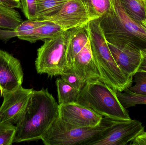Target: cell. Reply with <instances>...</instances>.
I'll list each match as a JSON object with an SVG mask.
<instances>
[{"label": "cell", "mask_w": 146, "mask_h": 145, "mask_svg": "<svg viewBox=\"0 0 146 145\" xmlns=\"http://www.w3.org/2000/svg\"><path fill=\"white\" fill-rule=\"evenodd\" d=\"M22 12L27 19L36 20V0H20Z\"/></svg>", "instance_id": "26"}, {"label": "cell", "mask_w": 146, "mask_h": 145, "mask_svg": "<svg viewBox=\"0 0 146 145\" xmlns=\"http://www.w3.org/2000/svg\"><path fill=\"white\" fill-rule=\"evenodd\" d=\"M130 145H146V132L144 131L140 135L135 138L131 142Z\"/></svg>", "instance_id": "28"}, {"label": "cell", "mask_w": 146, "mask_h": 145, "mask_svg": "<svg viewBox=\"0 0 146 145\" xmlns=\"http://www.w3.org/2000/svg\"><path fill=\"white\" fill-rule=\"evenodd\" d=\"M65 31H64L59 25L50 21H44L43 24L37 27L35 30V38L36 41H44L47 39L55 38Z\"/></svg>", "instance_id": "21"}, {"label": "cell", "mask_w": 146, "mask_h": 145, "mask_svg": "<svg viewBox=\"0 0 146 145\" xmlns=\"http://www.w3.org/2000/svg\"><path fill=\"white\" fill-rule=\"evenodd\" d=\"M16 127L14 125L0 121V145H10L13 143Z\"/></svg>", "instance_id": "23"}, {"label": "cell", "mask_w": 146, "mask_h": 145, "mask_svg": "<svg viewBox=\"0 0 146 145\" xmlns=\"http://www.w3.org/2000/svg\"><path fill=\"white\" fill-rule=\"evenodd\" d=\"M110 123V118L103 117L97 127H80L65 122L58 117L41 140L46 145H86L105 130Z\"/></svg>", "instance_id": "5"}, {"label": "cell", "mask_w": 146, "mask_h": 145, "mask_svg": "<svg viewBox=\"0 0 146 145\" xmlns=\"http://www.w3.org/2000/svg\"><path fill=\"white\" fill-rule=\"evenodd\" d=\"M41 20L53 22L68 31L86 24L92 20L82 0H68L58 12Z\"/></svg>", "instance_id": "8"}, {"label": "cell", "mask_w": 146, "mask_h": 145, "mask_svg": "<svg viewBox=\"0 0 146 145\" xmlns=\"http://www.w3.org/2000/svg\"><path fill=\"white\" fill-rule=\"evenodd\" d=\"M76 103L92 110L104 117L115 120L131 119L118 98L116 91L100 80L86 82Z\"/></svg>", "instance_id": "4"}, {"label": "cell", "mask_w": 146, "mask_h": 145, "mask_svg": "<svg viewBox=\"0 0 146 145\" xmlns=\"http://www.w3.org/2000/svg\"><path fill=\"white\" fill-rule=\"evenodd\" d=\"M116 93L121 104L126 109L138 105H146V94H136L129 88L122 92H116Z\"/></svg>", "instance_id": "22"}, {"label": "cell", "mask_w": 146, "mask_h": 145, "mask_svg": "<svg viewBox=\"0 0 146 145\" xmlns=\"http://www.w3.org/2000/svg\"><path fill=\"white\" fill-rule=\"evenodd\" d=\"M141 25L145 28V30H146V20L142 21L141 23Z\"/></svg>", "instance_id": "30"}, {"label": "cell", "mask_w": 146, "mask_h": 145, "mask_svg": "<svg viewBox=\"0 0 146 145\" xmlns=\"http://www.w3.org/2000/svg\"><path fill=\"white\" fill-rule=\"evenodd\" d=\"M144 2H145V7L146 11V0H144Z\"/></svg>", "instance_id": "31"}, {"label": "cell", "mask_w": 146, "mask_h": 145, "mask_svg": "<svg viewBox=\"0 0 146 145\" xmlns=\"http://www.w3.org/2000/svg\"><path fill=\"white\" fill-rule=\"evenodd\" d=\"M68 30L55 38L44 41L37 50L35 66L38 74L61 75L70 70L66 57Z\"/></svg>", "instance_id": "6"}, {"label": "cell", "mask_w": 146, "mask_h": 145, "mask_svg": "<svg viewBox=\"0 0 146 145\" xmlns=\"http://www.w3.org/2000/svg\"><path fill=\"white\" fill-rule=\"evenodd\" d=\"M24 73L20 62L11 54L0 49V93L15 90L22 86Z\"/></svg>", "instance_id": "10"}, {"label": "cell", "mask_w": 146, "mask_h": 145, "mask_svg": "<svg viewBox=\"0 0 146 145\" xmlns=\"http://www.w3.org/2000/svg\"><path fill=\"white\" fill-rule=\"evenodd\" d=\"M61 78L80 91L82 89L86 83L71 70L62 74L61 75Z\"/></svg>", "instance_id": "25"}, {"label": "cell", "mask_w": 146, "mask_h": 145, "mask_svg": "<svg viewBox=\"0 0 146 145\" xmlns=\"http://www.w3.org/2000/svg\"><path fill=\"white\" fill-rule=\"evenodd\" d=\"M71 70L84 82L100 80V73L94 58L90 41L76 55Z\"/></svg>", "instance_id": "13"}, {"label": "cell", "mask_w": 146, "mask_h": 145, "mask_svg": "<svg viewBox=\"0 0 146 145\" xmlns=\"http://www.w3.org/2000/svg\"><path fill=\"white\" fill-rule=\"evenodd\" d=\"M56 85L59 105L76 102L80 91L69 85L61 78L56 80Z\"/></svg>", "instance_id": "19"}, {"label": "cell", "mask_w": 146, "mask_h": 145, "mask_svg": "<svg viewBox=\"0 0 146 145\" xmlns=\"http://www.w3.org/2000/svg\"><path fill=\"white\" fill-rule=\"evenodd\" d=\"M89 41L100 80L116 92H122L132 86L133 78L127 77L116 63L107 44L99 20L88 23Z\"/></svg>", "instance_id": "3"}, {"label": "cell", "mask_w": 146, "mask_h": 145, "mask_svg": "<svg viewBox=\"0 0 146 145\" xmlns=\"http://www.w3.org/2000/svg\"><path fill=\"white\" fill-rule=\"evenodd\" d=\"M0 5L11 8L22 9L20 0H0Z\"/></svg>", "instance_id": "27"}, {"label": "cell", "mask_w": 146, "mask_h": 145, "mask_svg": "<svg viewBox=\"0 0 146 145\" xmlns=\"http://www.w3.org/2000/svg\"><path fill=\"white\" fill-rule=\"evenodd\" d=\"M111 52L116 63L124 75L133 78L142 59L140 50L129 45L116 46L107 42Z\"/></svg>", "instance_id": "12"}, {"label": "cell", "mask_w": 146, "mask_h": 145, "mask_svg": "<svg viewBox=\"0 0 146 145\" xmlns=\"http://www.w3.org/2000/svg\"><path fill=\"white\" fill-rule=\"evenodd\" d=\"M33 90L21 86L13 91L2 94L0 121L16 125L24 113Z\"/></svg>", "instance_id": "9"}, {"label": "cell", "mask_w": 146, "mask_h": 145, "mask_svg": "<svg viewBox=\"0 0 146 145\" xmlns=\"http://www.w3.org/2000/svg\"><path fill=\"white\" fill-rule=\"evenodd\" d=\"M134 86L129 89L134 93L141 95L146 94V72H137L133 76Z\"/></svg>", "instance_id": "24"}, {"label": "cell", "mask_w": 146, "mask_h": 145, "mask_svg": "<svg viewBox=\"0 0 146 145\" xmlns=\"http://www.w3.org/2000/svg\"><path fill=\"white\" fill-rule=\"evenodd\" d=\"M44 22V20L27 19L20 24L15 30H3V40L7 41L12 37H17L21 40L27 41L31 43L36 42L37 41L35 37V30Z\"/></svg>", "instance_id": "15"}, {"label": "cell", "mask_w": 146, "mask_h": 145, "mask_svg": "<svg viewBox=\"0 0 146 145\" xmlns=\"http://www.w3.org/2000/svg\"><path fill=\"white\" fill-rule=\"evenodd\" d=\"M60 119L80 127H94L99 125L103 117L92 110L76 103L59 105Z\"/></svg>", "instance_id": "11"}, {"label": "cell", "mask_w": 146, "mask_h": 145, "mask_svg": "<svg viewBox=\"0 0 146 145\" xmlns=\"http://www.w3.org/2000/svg\"><path fill=\"white\" fill-rule=\"evenodd\" d=\"M98 19L107 42L119 47L129 45L146 54V30L128 16L121 0H113L110 10Z\"/></svg>", "instance_id": "2"}, {"label": "cell", "mask_w": 146, "mask_h": 145, "mask_svg": "<svg viewBox=\"0 0 146 145\" xmlns=\"http://www.w3.org/2000/svg\"><path fill=\"white\" fill-rule=\"evenodd\" d=\"M85 3L91 20L100 18L111 8L113 0H82Z\"/></svg>", "instance_id": "20"}, {"label": "cell", "mask_w": 146, "mask_h": 145, "mask_svg": "<svg viewBox=\"0 0 146 145\" xmlns=\"http://www.w3.org/2000/svg\"><path fill=\"white\" fill-rule=\"evenodd\" d=\"M59 115V104L48 88L33 90L24 113L15 125L13 143L41 140Z\"/></svg>", "instance_id": "1"}, {"label": "cell", "mask_w": 146, "mask_h": 145, "mask_svg": "<svg viewBox=\"0 0 146 145\" xmlns=\"http://www.w3.org/2000/svg\"><path fill=\"white\" fill-rule=\"evenodd\" d=\"M68 0H36V20H41L58 12Z\"/></svg>", "instance_id": "17"}, {"label": "cell", "mask_w": 146, "mask_h": 145, "mask_svg": "<svg viewBox=\"0 0 146 145\" xmlns=\"http://www.w3.org/2000/svg\"><path fill=\"white\" fill-rule=\"evenodd\" d=\"M110 119L108 127L86 145H126L145 131V127L138 120Z\"/></svg>", "instance_id": "7"}, {"label": "cell", "mask_w": 146, "mask_h": 145, "mask_svg": "<svg viewBox=\"0 0 146 145\" xmlns=\"http://www.w3.org/2000/svg\"><path fill=\"white\" fill-rule=\"evenodd\" d=\"M89 41L88 23L68 30L66 57L70 70L76 55Z\"/></svg>", "instance_id": "14"}, {"label": "cell", "mask_w": 146, "mask_h": 145, "mask_svg": "<svg viewBox=\"0 0 146 145\" xmlns=\"http://www.w3.org/2000/svg\"><path fill=\"white\" fill-rule=\"evenodd\" d=\"M141 54L142 55V60L137 72H146V54L141 53Z\"/></svg>", "instance_id": "29"}, {"label": "cell", "mask_w": 146, "mask_h": 145, "mask_svg": "<svg viewBox=\"0 0 146 145\" xmlns=\"http://www.w3.org/2000/svg\"><path fill=\"white\" fill-rule=\"evenodd\" d=\"M23 21L19 13L15 9L0 5V29L14 30Z\"/></svg>", "instance_id": "18"}, {"label": "cell", "mask_w": 146, "mask_h": 145, "mask_svg": "<svg viewBox=\"0 0 146 145\" xmlns=\"http://www.w3.org/2000/svg\"><path fill=\"white\" fill-rule=\"evenodd\" d=\"M122 6L128 16L141 25L146 20V11L144 0H121Z\"/></svg>", "instance_id": "16"}]
</instances>
